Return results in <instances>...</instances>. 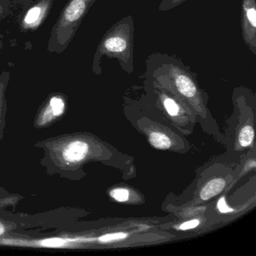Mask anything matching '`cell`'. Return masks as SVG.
I'll return each mask as SVG.
<instances>
[{"mask_svg":"<svg viewBox=\"0 0 256 256\" xmlns=\"http://www.w3.org/2000/svg\"><path fill=\"white\" fill-rule=\"evenodd\" d=\"M66 110L65 100L61 96H55L40 109L36 116L34 126L36 128H42L50 126L58 120L60 119Z\"/></svg>","mask_w":256,"mask_h":256,"instance_id":"6da1fadb","label":"cell"},{"mask_svg":"<svg viewBox=\"0 0 256 256\" xmlns=\"http://www.w3.org/2000/svg\"><path fill=\"white\" fill-rule=\"evenodd\" d=\"M85 4L83 0H73L67 7L64 14V19L68 22L78 20L84 12Z\"/></svg>","mask_w":256,"mask_h":256,"instance_id":"7a4b0ae2","label":"cell"},{"mask_svg":"<svg viewBox=\"0 0 256 256\" xmlns=\"http://www.w3.org/2000/svg\"><path fill=\"white\" fill-rule=\"evenodd\" d=\"M226 186V182L222 179H214L210 181L200 192V198L204 200H208L211 198L221 192L222 190Z\"/></svg>","mask_w":256,"mask_h":256,"instance_id":"3957f363","label":"cell"},{"mask_svg":"<svg viewBox=\"0 0 256 256\" xmlns=\"http://www.w3.org/2000/svg\"><path fill=\"white\" fill-rule=\"evenodd\" d=\"M176 85L180 92L185 96L192 97L196 94V86L186 76H178L176 78Z\"/></svg>","mask_w":256,"mask_h":256,"instance_id":"277c9868","label":"cell"},{"mask_svg":"<svg viewBox=\"0 0 256 256\" xmlns=\"http://www.w3.org/2000/svg\"><path fill=\"white\" fill-rule=\"evenodd\" d=\"M7 104L5 100V88L4 84H0V142L4 138L5 130L6 116Z\"/></svg>","mask_w":256,"mask_h":256,"instance_id":"5b68a950","label":"cell"},{"mask_svg":"<svg viewBox=\"0 0 256 256\" xmlns=\"http://www.w3.org/2000/svg\"><path fill=\"white\" fill-rule=\"evenodd\" d=\"M150 142L155 148L160 150L168 149L172 145L170 138L161 132H152L150 136Z\"/></svg>","mask_w":256,"mask_h":256,"instance_id":"8992f818","label":"cell"},{"mask_svg":"<svg viewBox=\"0 0 256 256\" xmlns=\"http://www.w3.org/2000/svg\"><path fill=\"white\" fill-rule=\"evenodd\" d=\"M106 49L109 52H122L126 48V43L124 38L120 37H113L108 38L104 43Z\"/></svg>","mask_w":256,"mask_h":256,"instance_id":"52a82bcc","label":"cell"},{"mask_svg":"<svg viewBox=\"0 0 256 256\" xmlns=\"http://www.w3.org/2000/svg\"><path fill=\"white\" fill-rule=\"evenodd\" d=\"M254 138V130L250 126L244 127L239 134V143L242 146H250Z\"/></svg>","mask_w":256,"mask_h":256,"instance_id":"ba28073f","label":"cell"},{"mask_svg":"<svg viewBox=\"0 0 256 256\" xmlns=\"http://www.w3.org/2000/svg\"><path fill=\"white\" fill-rule=\"evenodd\" d=\"M41 7L36 6L34 7V8H31V10L28 12L26 17H25V23H26V24H35L36 22H38L40 16H41Z\"/></svg>","mask_w":256,"mask_h":256,"instance_id":"9c48e42d","label":"cell"},{"mask_svg":"<svg viewBox=\"0 0 256 256\" xmlns=\"http://www.w3.org/2000/svg\"><path fill=\"white\" fill-rule=\"evenodd\" d=\"M110 196L115 200L120 202H126L130 196V192L126 188H116L110 192Z\"/></svg>","mask_w":256,"mask_h":256,"instance_id":"30bf717a","label":"cell"},{"mask_svg":"<svg viewBox=\"0 0 256 256\" xmlns=\"http://www.w3.org/2000/svg\"><path fill=\"white\" fill-rule=\"evenodd\" d=\"M164 106L170 116H175L178 114L179 107H178V104L172 98H166L164 102Z\"/></svg>","mask_w":256,"mask_h":256,"instance_id":"8fae6325","label":"cell"},{"mask_svg":"<svg viewBox=\"0 0 256 256\" xmlns=\"http://www.w3.org/2000/svg\"><path fill=\"white\" fill-rule=\"evenodd\" d=\"M127 234L122 232H118V233L107 234L100 236V240L102 242H109V241L118 240L125 239Z\"/></svg>","mask_w":256,"mask_h":256,"instance_id":"7c38bea8","label":"cell"},{"mask_svg":"<svg viewBox=\"0 0 256 256\" xmlns=\"http://www.w3.org/2000/svg\"><path fill=\"white\" fill-rule=\"evenodd\" d=\"M217 206H218V210L222 212V214H227V212L233 211V209L228 206L226 200H224V198H222L220 199L218 204H217Z\"/></svg>","mask_w":256,"mask_h":256,"instance_id":"4fadbf2b","label":"cell"},{"mask_svg":"<svg viewBox=\"0 0 256 256\" xmlns=\"http://www.w3.org/2000/svg\"><path fill=\"white\" fill-rule=\"evenodd\" d=\"M199 224V221L198 220H193L191 221L186 222H184V224L180 226V228L181 230H188V229L194 228L197 227Z\"/></svg>","mask_w":256,"mask_h":256,"instance_id":"5bb4252c","label":"cell"},{"mask_svg":"<svg viewBox=\"0 0 256 256\" xmlns=\"http://www.w3.org/2000/svg\"><path fill=\"white\" fill-rule=\"evenodd\" d=\"M247 18H248V22L251 24L253 28L256 26V12L254 8H250L247 12Z\"/></svg>","mask_w":256,"mask_h":256,"instance_id":"9a60e30c","label":"cell"},{"mask_svg":"<svg viewBox=\"0 0 256 256\" xmlns=\"http://www.w3.org/2000/svg\"><path fill=\"white\" fill-rule=\"evenodd\" d=\"M4 228H0V234H2V233L4 232Z\"/></svg>","mask_w":256,"mask_h":256,"instance_id":"2e32d148","label":"cell"}]
</instances>
